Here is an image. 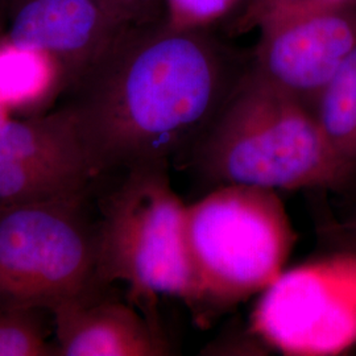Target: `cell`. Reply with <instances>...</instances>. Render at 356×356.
<instances>
[{
	"label": "cell",
	"instance_id": "14",
	"mask_svg": "<svg viewBox=\"0 0 356 356\" xmlns=\"http://www.w3.org/2000/svg\"><path fill=\"white\" fill-rule=\"evenodd\" d=\"M245 0H163L166 23L184 29L213 28Z\"/></svg>",
	"mask_w": 356,
	"mask_h": 356
},
{
	"label": "cell",
	"instance_id": "3",
	"mask_svg": "<svg viewBox=\"0 0 356 356\" xmlns=\"http://www.w3.org/2000/svg\"><path fill=\"white\" fill-rule=\"evenodd\" d=\"M185 229L204 318L264 292L297 241L277 191L251 185H218L186 204Z\"/></svg>",
	"mask_w": 356,
	"mask_h": 356
},
{
	"label": "cell",
	"instance_id": "10",
	"mask_svg": "<svg viewBox=\"0 0 356 356\" xmlns=\"http://www.w3.org/2000/svg\"><path fill=\"white\" fill-rule=\"evenodd\" d=\"M57 355L164 356L170 347L152 319L120 301L94 298L51 313Z\"/></svg>",
	"mask_w": 356,
	"mask_h": 356
},
{
	"label": "cell",
	"instance_id": "4",
	"mask_svg": "<svg viewBox=\"0 0 356 356\" xmlns=\"http://www.w3.org/2000/svg\"><path fill=\"white\" fill-rule=\"evenodd\" d=\"M166 164L126 170L98 219V275L104 288L126 284L135 302L161 296L182 301L204 321L186 242V204L172 188Z\"/></svg>",
	"mask_w": 356,
	"mask_h": 356
},
{
	"label": "cell",
	"instance_id": "15",
	"mask_svg": "<svg viewBox=\"0 0 356 356\" xmlns=\"http://www.w3.org/2000/svg\"><path fill=\"white\" fill-rule=\"evenodd\" d=\"M120 26H140L164 17L163 0H97Z\"/></svg>",
	"mask_w": 356,
	"mask_h": 356
},
{
	"label": "cell",
	"instance_id": "6",
	"mask_svg": "<svg viewBox=\"0 0 356 356\" xmlns=\"http://www.w3.org/2000/svg\"><path fill=\"white\" fill-rule=\"evenodd\" d=\"M251 331L289 356H332L356 346V250L285 269L259 294Z\"/></svg>",
	"mask_w": 356,
	"mask_h": 356
},
{
	"label": "cell",
	"instance_id": "9",
	"mask_svg": "<svg viewBox=\"0 0 356 356\" xmlns=\"http://www.w3.org/2000/svg\"><path fill=\"white\" fill-rule=\"evenodd\" d=\"M7 31L19 47L51 56L73 88L110 45L123 26L97 0H8Z\"/></svg>",
	"mask_w": 356,
	"mask_h": 356
},
{
	"label": "cell",
	"instance_id": "5",
	"mask_svg": "<svg viewBox=\"0 0 356 356\" xmlns=\"http://www.w3.org/2000/svg\"><path fill=\"white\" fill-rule=\"evenodd\" d=\"M88 194L0 207V307L42 309L101 297L98 219Z\"/></svg>",
	"mask_w": 356,
	"mask_h": 356
},
{
	"label": "cell",
	"instance_id": "19",
	"mask_svg": "<svg viewBox=\"0 0 356 356\" xmlns=\"http://www.w3.org/2000/svg\"><path fill=\"white\" fill-rule=\"evenodd\" d=\"M7 116H10L8 114V111L3 107V104L0 103V119H3V118H7Z\"/></svg>",
	"mask_w": 356,
	"mask_h": 356
},
{
	"label": "cell",
	"instance_id": "16",
	"mask_svg": "<svg viewBox=\"0 0 356 356\" xmlns=\"http://www.w3.org/2000/svg\"><path fill=\"white\" fill-rule=\"evenodd\" d=\"M351 1H356V0H245L244 13L238 19V26L243 29L252 28L254 23L263 15L282 10V8L314 6V4H331V3H351Z\"/></svg>",
	"mask_w": 356,
	"mask_h": 356
},
{
	"label": "cell",
	"instance_id": "8",
	"mask_svg": "<svg viewBox=\"0 0 356 356\" xmlns=\"http://www.w3.org/2000/svg\"><path fill=\"white\" fill-rule=\"evenodd\" d=\"M97 175L72 111L0 119V207L88 194Z\"/></svg>",
	"mask_w": 356,
	"mask_h": 356
},
{
	"label": "cell",
	"instance_id": "7",
	"mask_svg": "<svg viewBox=\"0 0 356 356\" xmlns=\"http://www.w3.org/2000/svg\"><path fill=\"white\" fill-rule=\"evenodd\" d=\"M252 67L312 110L356 48V1L301 6L263 15Z\"/></svg>",
	"mask_w": 356,
	"mask_h": 356
},
{
	"label": "cell",
	"instance_id": "13",
	"mask_svg": "<svg viewBox=\"0 0 356 356\" xmlns=\"http://www.w3.org/2000/svg\"><path fill=\"white\" fill-rule=\"evenodd\" d=\"M48 310L0 307V356H56Z\"/></svg>",
	"mask_w": 356,
	"mask_h": 356
},
{
	"label": "cell",
	"instance_id": "17",
	"mask_svg": "<svg viewBox=\"0 0 356 356\" xmlns=\"http://www.w3.org/2000/svg\"><path fill=\"white\" fill-rule=\"evenodd\" d=\"M325 236L338 245V250H356V207L342 220L327 226Z\"/></svg>",
	"mask_w": 356,
	"mask_h": 356
},
{
	"label": "cell",
	"instance_id": "11",
	"mask_svg": "<svg viewBox=\"0 0 356 356\" xmlns=\"http://www.w3.org/2000/svg\"><path fill=\"white\" fill-rule=\"evenodd\" d=\"M65 90L64 73L51 56L0 36V103L8 114H45Z\"/></svg>",
	"mask_w": 356,
	"mask_h": 356
},
{
	"label": "cell",
	"instance_id": "12",
	"mask_svg": "<svg viewBox=\"0 0 356 356\" xmlns=\"http://www.w3.org/2000/svg\"><path fill=\"white\" fill-rule=\"evenodd\" d=\"M313 114L334 152L356 169V48L321 92Z\"/></svg>",
	"mask_w": 356,
	"mask_h": 356
},
{
	"label": "cell",
	"instance_id": "2",
	"mask_svg": "<svg viewBox=\"0 0 356 356\" xmlns=\"http://www.w3.org/2000/svg\"><path fill=\"white\" fill-rule=\"evenodd\" d=\"M193 151L216 186L341 189L356 173L334 152L312 110L252 65Z\"/></svg>",
	"mask_w": 356,
	"mask_h": 356
},
{
	"label": "cell",
	"instance_id": "18",
	"mask_svg": "<svg viewBox=\"0 0 356 356\" xmlns=\"http://www.w3.org/2000/svg\"><path fill=\"white\" fill-rule=\"evenodd\" d=\"M7 1L8 0H0V32L3 24L6 23V10H7Z\"/></svg>",
	"mask_w": 356,
	"mask_h": 356
},
{
	"label": "cell",
	"instance_id": "1",
	"mask_svg": "<svg viewBox=\"0 0 356 356\" xmlns=\"http://www.w3.org/2000/svg\"><path fill=\"white\" fill-rule=\"evenodd\" d=\"M252 65L213 32L165 19L123 26L65 104L97 177L166 164L197 143Z\"/></svg>",
	"mask_w": 356,
	"mask_h": 356
}]
</instances>
